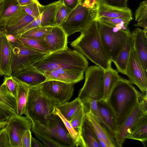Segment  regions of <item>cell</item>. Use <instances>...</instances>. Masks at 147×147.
Wrapping results in <instances>:
<instances>
[{"instance_id":"cell-32","label":"cell","mask_w":147,"mask_h":147,"mask_svg":"<svg viewBox=\"0 0 147 147\" xmlns=\"http://www.w3.org/2000/svg\"><path fill=\"white\" fill-rule=\"evenodd\" d=\"M97 19L108 26L117 28L129 34L131 33L128 27V25L132 20L131 19L104 17H100Z\"/></svg>"},{"instance_id":"cell-33","label":"cell","mask_w":147,"mask_h":147,"mask_svg":"<svg viewBox=\"0 0 147 147\" xmlns=\"http://www.w3.org/2000/svg\"><path fill=\"white\" fill-rule=\"evenodd\" d=\"M17 39L27 45L43 54L47 55L50 53L44 38H32L20 37Z\"/></svg>"},{"instance_id":"cell-22","label":"cell","mask_w":147,"mask_h":147,"mask_svg":"<svg viewBox=\"0 0 147 147\" xmlns=\"http://www.w3.org/2000/svg\"><path fill=\"white\" fill-rule=\"evenodd\" d=\"M35 19L27 13L23 7L19 13L7 20L5 28L6 34H11L14 36L18 31L30 24Z\"/></svg>"},{"instance_id":"cell-45","label":"cell","mask_w":147,"mask_h":147,"mask_svg":"<svg viewBox=\"0 0 147 147\" xmlns=\"http://www.w3.org/2000/svg\"><path fill=\"white\" fill-rule=\"evenodd\" d=\"M80 4L90 8H96L98 4L96 0H79Z\"/></svg>"},{"instance_id":"cell-19","label":"cell","mask_w":147,"mask_h":147,"mask_svg":"<svg viewBox=\"0 0 147 147\" xmlns=\"http://www.w3.org/2000/svg\"><path fill=\"white\" fill-rule=\"evenodd\" d=\"M85 115L95 132L100 147H117L107 129L96 120L89 111H85Z\"/></svg>"},{"instance_id":"cell-9","label":"cell","mask_w":147,"mask_h":147,"mask_svg":"<svg viewBox=\"0 0 147 147\" xmlns=\"http://www.w3.org/2000/svg\"><path fill=\"white\" fill-rule=\"evenodd\" d=\"M10 42L12 74L23 67L33 64L46 55L27 45L17 38L14 41Z\"/></svg>"},{"instance_id":"cell-11","label":"cell","mask_w":147,"mask_h":147,"mask_svg":"<svg viewBox=\"0 0 147 147\" xmlns=\"http://www.w3.org/2000/svg\"><path fill=\"white\" fill-rule=\"evenodd\" d=\"M39 86L45 96L58 105L70 99L74 93V84L49 80L42 83Z\"/></svg>"},{"instance_id":"cell-29","label":"cell","mask_w":147,"mask_h":147,"mask_svg":"<svg viewBox=\"0 0 147 147\" xmlns=\"http://www.w3.org/2000/svg\"><path fill=\"white\" fill-rule=\"evenodd\" d=\"M16 101L6 86L0 85V108L11 115L16 113Z\"/></svg>"},{"instance_id":"cell-8","label":"cell","mask_w":147,"mask_h":147,"mask_svg":"<svg viewBox=\"0 0 147 147\" xmlns=\"http://www.w3.org/2000/svg\"><path fill=\"white\" fill-rule=\"evenodd\" d=\"M97 8H88L79 4L72 10L59 26L68 37L77 32H81L97 19Z\"/></svg>"},{"instance_id":"cell-16","label":"cell","mask_w":147,"mask_h":147,"mask_svg":"<svg viewBox=\"0 0 147 147\" xmlns=\"http://www.w3.org/2000/svg\"><path fill=\"white\" fill-rule=\"evenodd\" d=\"M84 72L77 70L56 69L40 73L47 78L46 81L55 80L74 84L84 79Z\"/></svg>"},{"instance_id":"cell-44","label":"cell","mask_w":147,"mask_h":147,"mask_svg":"<svg viewBox=\"0 0 147 147\" xmlns=\"http://www.w3.org/2000/svg\"><path fill=\"white\" fill-rule=\"evenodd\" d=\"M32 137L31 130H26L22 138V147H31Z\"/></svg>"},{"instance_id":"cell-21","label":"cell","mask_w":147,"mask_h":147,"mask_svg":"<svg viewBox=\"0 0 147 147\" xmlns=\"http://www.w3.org/2000/svg\"><path fill=\"white\" fill-rule=\"evenodd\" d=\"M131 34L134 49L143 68L147 72V32L137 28Z\"/></svg>"},{"instance_id":"cell-28","label":"cell","mask_w":147,"mask_h":147,"mask_svg":"<svg viewBox=\"0 0 147 147\" xmlns=\"http://www.w3.org/2000/svg\"><path fill=\"white\" fill-rule=\"evenodd\" d=\"M126 139L139 141L144 143L147 140V115L142 116L132 129Z\"/></svg>"},{"instance_id":"cell-55","label":"cell","mask_w":147,"mask_h":147,"mask_svg":"<svg viewBox=\"0 0 147 147\" xmlns=\"http://www.w3.org/2000/svg\"></svg>"},{"instance_id":"cell-7","label":"cell","mask_w":147,"mask_h":147,"mask_svg":"<svg viewBox=\"0 0 147 147\" xmlns=\"http://www.w3.org/2000/svg\"><path fill=\"white\" fill-rule=\"evenodd\" d=\"M100 40L104 49L112 62L125 45L129 34L108 26L97 19Z\"/></svg>"},{"instance_id":"cell-26","label":"cell","mask_w":147,"mask_h":147,"mask_svg":"<svg viewBox=\"0 0 147 147\" xmlns=\"http://www.w3.org/2000/svg\"><path fill=\"white\" fill-rule=\"evenodd\" d=\"M133 45V39L131 33L128 37L125 45L113 61L115 65L117 71L123 74H125L131 49Z\"/></svg>"},{"instance_id":"cell-43","label":"cell","mask_w":147,"mask_h":147,"mask_svg":"<svg viewBox=\"0 0 147 147\" xmlns=\"http://www.w3.org/2000/svg\"><path fill=\"white\" fill-rule=\"evenodd\" d=\"M127 0H103V3L109 5L122 9L128 8Z\"/></svg>"},{"instance_id":"cell-34","label":"cell","mask_w":147,"mask_h":147,"mask_svg":"<svg viewBox=\"0 0 147 147\" xmlns=\"http://www.w3.org/2000/svg\"><path fill=\"white\" fill-rule=\"evenodd\" d=\"M135 17L137 23L134 25L143 28V30L147 32V0L140 3L136 10Z\"/></svg>"},{"instance_id":"cell-30","label":"cell","mask_w":147,"mask_h":147,"mask_svg":"<svg viewBox=\"0 0 147 147\" xmlns=\"http://www.w3.org/2000/svg\"><path fill=\"white\" fill-rule=\"evenodd\" d=\"M22 8L18 0H1L0 14L7 20L19 13Z\"/></svg>"},{"instance_id":"cell-27","label":"cell","mask_w":147,"mask_h":147,"mask_svg":"<svg viewBox=\"0 0 147 147\" xmlns=\"http://www.w3.org/2000/svg\"><path fill=\"white\" fill-rule=\"evenodd\" d=\"M123 78L119 75L117 70L112 67L104 70V93L103 99L107 101L113 88L117 82Z\"/></svg>"},{"instance_id":"cell-6","label":"cell","mask_w":147,"mask_h":147,"mask_svg":"<svg viewBox=\"0 0 147 147\" xmlns=\"http://www.w3.org/2000/svg\"><path fill=\"white\" fill-rule=\"evenodd\" d=\"M33 128L57 144L60 147H75V144L63 121L53 115L45 125L32 122Z\"/></svg>"},{"instance_id":"cell-46","label":"cell","mask_w":147,"mask_h":147,"mask_svg":"<svg viewBox=\"0 0 147 147\" xmlns=\"http://www.w3.org/2000/svg\"><path fill=\"white\" fill-rule=\"evenodd\" d=\"M63 1L67 7L72 10L80 4L79 0H63Z\"/></svg>"},{"instance_id":"cell-36","label":"cell","mask_w":147,"mask_h":147,"mask_svg":"<svg viewBox=\"0 0 147 147\" xmlns=\"http://www.w3.org/2000/svg\"><path fill=\"white\" fill-rule=\"evenodd\" d=\"M53 114L56 115L59 117L74 142L76 146H79L80 142L79 133L75 131L69 121L63 117L56 107L54 109Z\"/></svg>"},{"instance_id":"cell-25","label":"cell","mask_w":147,"mask_h":147,"mask_svg":"<svg viewBox=\"0 0 147 147\" xmlns=\"http://www.w3.org/2000/svg\"><path fill=\"white\" fill-rule=\"evenodd\" d=\"M14 78L17 83L16 96L15 99L16 104V113L19 115L24 114L26 116V106L28 92L30 87Z\"/></svg>"},{"instance_id":"cell-35","label":"cell","mask_w":147,"mask_h":147,"mask_svg":"<svg viewBox=\"0 0 147 147\" xmlns=\"http://www.w3.org/2000/svg\"><path fill=\"white\" fill-rule=\"evenodd\" d=\"M53 27H37L27 31L22 34L20 37L32 38H44L46 35L51 30Z\"/></svg>"},{"instance_id":"cell-2","label":"cell","mask_w":147,"mask_h":147,"mask_svg":"<svg viewBox=\"0 0 147 147\" xmlns=\"http://www.w3.org/2000/svg\"><path fill=\"white\" fill-rule=\"evenodd\" d=\"M129 80L123 78L113 89L108 100L115 113L118 129L138 103L141 92Z\"/></svg>"},{"instance_id":"cell-24","label":"cell","mask_w":147,"mask_h":147,"mask_svg":"<svg viewBox=\"0 0 147 147\" xmlns=\"http://www.w3.org/2000/svg\"><path fill=\"white\" fill-rule=\"evenodd\" d=\"M97 11V19L104 17L132 19L131 11L128 7L120 8L100 2L98 3Z\"/></svg>"},{"instance_id":"cell-31","label":"cell","mask_w":147,"mask_h":147,"mask_svg":"<svg viewBox=\"0 0 147 147\" xmlns=\"http://www.w3.org/2000/svg\"><path fill=\"white\" fill-rule=\"evenodd\" d=\"M83 105L78 97L70 102L67 101L58 105L56 107L63 117L69 121L77 110Z\"/></svg>"},{"instance_id":"cell-14","label":"cell","mask_w":147,"mask_h":147,"mask_svg":"<svg viewBox=\"0 0 147 147\" xmlns=\"http://www.w3.org/2000/svg\"><path fill=\"white\" fill-rule=\"evenodd\" d=\"M63 3V0H59L45 5L44 10L41 15L30 24L18 31L15 34V37L17 38L27 31L37 27L56 26L55 14L59 7Z\"/></svg>"},{"instance_id":"cell-18","label":"cell","mask_w":147,"mask_h":147,"mask_svg":"<svg viewBox=\"0 0 147 147\" xmlns=\"http://www.w3.org/2000/svg\"><path fill=\"white\" fill-rule=\"evenodd\" d=\"M68 36L59 26H53L44 37L50 53L67 49Z\"/></svg>"},{"instance_id":"cell-1","label":"cell","mask_w":147,"mask_h":147,"mask_svg":"<svg viewBox=\"0 0 147 147\" xmlns=\"http://www.w3.org/2000/svg\"><path fill=\"white\" fill-rule=\"evenodd\" d=\"M71 47L104 70L112 68V61L102 45L97 19L94 20L80 36L71 42Z\"/></svg>"},{"instance_id":"cell-13","label":"cell","mask_w":147,"mask_h":147,"mask_svg":"<svg viewBox=\"0 0 147 147\" xmlns=\"http://www.w3.org/2000/svg\"><path fill=\"white\" fill-rule=\"evenodd\" d=\"M129 80L136 85L142 92H147V72L143 68L133 45L131 49L125 74Z\"/></svg>"},{"instance_id":"cell-12","label":"cell","mask_w":147,"mask_h":147,"mask_svg":"<svg viewBox=\"0 0 147 147\" xmlns=\"http://www.w3.org/2000/svg\"><path fill=\"white\" fill-rule=\"evenodd\" d=\"M6 121L7 123L5 127L9 136L11 147H22V136L26 130H31V120L26 116L15 113L10 115Z\"/></svg>"},{"instance_id":"cell-5","label":"cell","mask_w":147,"mask_h":147,"mask_svg":"<svg viewBox=\"0 0 147 147\" xmlns=\"http://www.w3.org/2000/svg\"><path fill=\"white\" fill-rule=\"evenodd\" d=\"M57 105L42 92L39 85L30 87L26 104V116L32 122L45 125L53 115L54 109Z\"/></svg>"},{"instance_id":"cell-48","label":"cell","mask_w":147,"mask_h":147,"mask_svg":"<svg viewBox=\"0 0 147 147\" xmlns=\"http://www.w3.org/2000/svg\"><path fill=\"white\" fill-rule=\"evenodd\" d=\"M43 144L37 139L32 137L31 147H45Z\"/></svg>"},{"instance_id":"cell-42","label":"cell","mask_w":147,"mask_h":147,"mask_svg":"<svg viewBox=\"0 0 147 147\" xmlns=\"http://www.w3.org/2000/svg\"><path fill=\"white\" fill-rule=\"evenodd\" d=\"M0 147H11L9 138L5 127L0 133Z\"/></svg>"},{"instance_id":"cell-37","label":"cell","mask_w":147,"mask_h":147,"mask_svg":"<svg viewBox=\"0 0 147 147\" xmlns=\"http://www.w3.org/2000/svg\"><path fill=\"white\" fill-rule=\"evenodd\" d=\"M22 7L27 13L35 18L41 15L45 8V5H41L38 0H33L31 3Z\"/></svg>"},{"instance_id":"cell-10","label":"cell","mask_w":147,"mask_h":147,"mask_svg":"<svg viewBox=\"0 0 147 147\" xmlns=\"http://www.w3.org/2000/svg\"><path fill=\"white\" fill-rule=\"evenodd\" d=\"M147 92H141L138 103L119 127L115 138L117 147L123 146L134 126L142 116L147 115Z\"/></svg>"},{"instance_id":"cell-47","label":"cell","mask_w":147,"mask_h":147,"mask_svg":"<svg viewBox=\"0 0 147 147\" xmlns=\"http://www.w3.org/2000/svg\"><path fill=\"white\" fill-rule=\"evenodd\" d=\"M10 115L6 111L0 108V122L6 121Z\"/></svg>"},{"instance_id":"cell-51","label":"cell","mask_w":147,"mask_h":147,"mask_svg":"<svg viewBox=\"0 0 147 147\" xmlns=\"http://www.w3.org/2000/svg\"><path fill=\"white\" fill-rule=\"evenodd\" d=\"M6 121L2 122H0V129L4 128L7 124Z\"/></svg>"},{"instance_id":"cell-15","label":"cell","mask_w":147,"mask_h":147,"mask_svg":"<svg viewBox=\"0 0 147 147\" xmlns=\"http://www.w3.org/2000/svg\"><path fill=\"white\" fill-rule=\"evenodd\" d=\"M97 103L102 124L115 141L118 127L115 111L108 101L103 99L97 101Z\"/></svg>"},{"instance_id":"cell-54","label":"cell","mask_w":147,"mask_h":147,"mask_svg":"<svg viewBox=\"0 0 147 147\" xmlns=\"http://www.w3.org/2000/svg\"><path fill=\"white\" fill-rule=\"evenodd\" d=\"M1 0H0V3H1Z\"/></svg>"},{"instance_id":"cell-4","label":"cell","mask_w":147,"mask_h":147,"mask_svg":"<svg viewBox=\"0 0 147 147\" xmlns=\"http://www.w3.org/2000/svg\"><path fill=\"white\" fill-rule=\"evenodd\" d=\"M32 65L40 72L56 69L85 71L88 62L80 52L68 48L46 55Z\"/></svg>"},{"instance_id":"cell-3","label":"cell","mask_w":147,"mask_h":147,"mask_svg":"<svg viewBox=\"0 0 147 147\" xmlns=\"http://www.w3.org/2000/svg\"><path fill=\"white\" fill-rule=\"evenodd\" d=\"M104 70L97 65L88 67L85 71V80L78 96L84 105L87 104L89 111L99 122L101 121L97 101L103 99Z\"/></svg>"},{"instance_id":"cell-38","label":"cell","mask_w":147,"mask_h":147,"mask_svg":"<svg viewBox=\"0 0 147 147\" xmlns=\"http://www.w3.org/2000/svg\"><path fill=\"white\" fill-rule=\"evenodd\" d=\"M85 112L84 105L77 110L69 121L74 129L79 133Z\"/></svg>"},{"instance_id":"cell-41","label":"cell","mask_w":147,"mask_h":147,"mask_svg":"<svg viewBox=\"0 0 147 147\" xmlns=\"http://www.w3.org/2000/svg\"><path fill=\"white\" fill-rule=\"evenodd\" d=\"M31 131L34 133L35 136L42 142L45 147H60L56 143L41 134L35 129L32 128Z\"/></svg>"},{"instance_id":"cell-53","label":"cell","mask_w":147,"mask_h":147,"mask_svg":"<svg viewBox=\"0 0 147 147\" xmlns=\"http://www.w3.org/2000/svg\"><path fill=\"white\" fill-rule=\"evenodd\" d=\"M1 130H2V128H1V129H0V132H1Z\"/></svg>"},{"instance_id":"cell-17","label":"cell","mask_w":147,"mask_h":147,"mask_svg":"<svg viewBox=\"0 0 147 147\" xmlns=\"http://www.w3.org/2000/svg\"><path fill=\"white\" fill-rule=\"evenodd\" d=\"M5 29L0 30V76L12 74L11 46Z\"/></svg>"},{"instance_id":"cell-23","label":"cell","mask_w":147,"mask_h":147,"mask_svg":"<svg viewBox=\"0 0 147 147\" xmlns=\"http://www.w3.org/2000/svg\"><path fill=\"white\" fill-rule=\"evenodd\" d=\"M80 144L82 147H100L95 132L90 123L84 115L79 133Z\"/></svg>"},{"instance_id":"cell-52","label":"cell","mask_w":147,"mask_h":147,"mask_svg":"<svg viewBox=\"0 0 147 147\" xmlns=\"http://www.w3.org/2000/svg\"><path fill=\"white\" fill-rule=\"evenodd\" d=\"M96 2L98 4V3L100 2H102L103 0H96Z\"/></svg>"},{"instance_id":"cell-40","label":"cell","mask_w":147,"mask_h":147,"mask_svg":"<svg viewBox=\"0 0 147 147\" xmlns=\"http://www.w3.org/2000/svg\"><path fill=\"white\" fill-rule=\"evenodd\" d=\"M3 84L5 85L8 90L15 99L16 96L17 83L14 77L10 76H5Z\"/></svg>"},{"instance_id":"cell-50","label":"cell","mask_w":147,"mask_h":147,"mask_svg":"<svg viewBox=\"0 0 147 147\" xmlns=\"http://www.w3.org/2000/svg\"><path fill=\"white\" fill-rule=\"evenodd\" d=\"M33 0H18L20 5L22 6L28 5L31 3Z\"/></svg>"},{"instance_id":"cell-49","label":"cell","mask_w":147,"mask_h":147,"mask_svg":"<svg viewBox=\"0 0 147 147\" xmlns=\"http://www.w3.org/2000/svg\"><path fill=\"white\" fill-rule=\"evenodd\" d=\"M7 23V20L0 14V30L4 29Z\"/></svg>"},{"instance_id":"cell-20","label":"cell","mask_w":147,"mask_h":147,"mask_svg":"<svg viewBox=\"0 0 147 147\" xmlns=\"http://www.w3.org/2000/svg\"><path fill=\"white\" fill-rule=\"evenodd\" d=\"M11 75L30 87L39 86L47 80L43 74L37 71L32 64L19 69Z\"/></svg>"},{"instance_id":"cell-39","label":"cell","mask_w":147,"mask_h":147,"mask_svg":"<svg viewBox=\"0 0 147 147\" xmlns=\"http://www.w3.org/2000/svg\"><path fill=\"white\" fill-rule=\"evenodd\" d=\"M72 10L63 3L59 7L55 14L56 25L60 26L66 20Z\"/></svg>"}]
</instances>
